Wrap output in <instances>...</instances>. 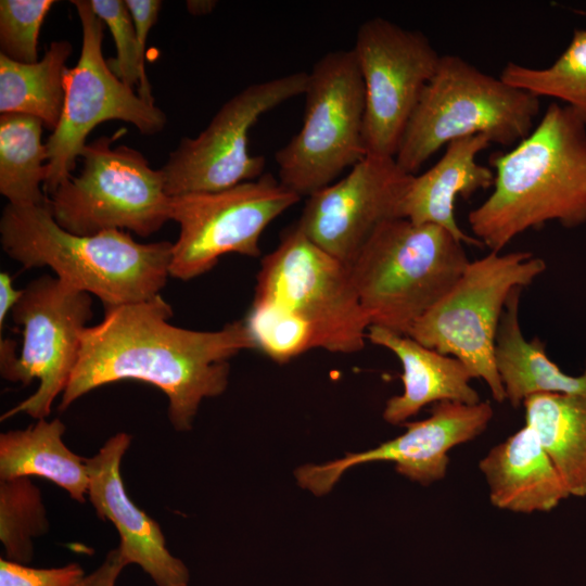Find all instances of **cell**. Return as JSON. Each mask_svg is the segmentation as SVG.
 Wrapping results in <instances>:
<instances>
[{
	"label": "cell",
	"mask_w": 586,
	"mask_h": 586,
	"mask_svg": "<svg viewBox=\"0 0 586 586\" xmlns=\"http://www.w3.org/2000/svg\"><path fill=\"white\" fill-rule=\"evenodd\" d=\"M253 302L273 305L305 323L317 348L355 354L366 345L370 322L347 265L315 244L297 222L262 258Z\"/></svg>",
	"instance_id": "7"
},
{
	"label": "cell",
	"mask_w": 586,
	"mask_h": 586,
	"mask_svg": "<svg viewBox=\"0 0 586 586\" xmlns=\"http://www.w3.org/2000/svg\"><path fill=\"white\" fill-rule=\"evenodd\" d=\"M171 315L161 294L105 309L103 320L82 333L60 410L99 386L135 380L161 390L168 399L171 425L190 430L201 402L227 388L229 360L257 347L243 320L196 331L169 323Z\"/></svg>",
	"instance_id": "1"
},
{
	"label": "cell",
	"mask_w": 586,
	"mask_h": 586,
	"mask_svg": "<svg viewBox=\"0 0 586 586\" xmlns=\"http://www.w3.org/2000/svg\"><path fill=\"white\" fill-rule=\"evenodd\" d=\"M308 73L295 72L245 87L195 138H182L161 168L168 196L216 192L264 175L266 160L252 155L249 135L262 115L304 94Z\"/></svg>",
	"instance_id": "13"
},
{
	"label": "cell",
	"mask_w": 586,
	"mask_h": 586,
	"mask_svg": "<svg viewBox=\"0 0 586 586\" xmlns=\"http://www.w3.org/2000/svg\"><path fill=\"white\" fill-rule=\"evenodd\" d=\"M523 406L570 496L586 497V394H536Z\"/></svg>",
	"instance_id": "23"
},
{
	"label": "cell",
	"mask_w": 586,
	"mask_h": 586,
	"mask_svg": "<svg viewBox=\"0 0 586 586\" xmlns=\"http://www.w3.org/2000/svg\"><path fill=\"white\" fill-rule=\"evenodd\" d=\"M523 289L509 295L495 340V365L506 400L518 408L536 394H586V367L581 375H569L548 357L539 337H524L519 318Z\"/></svg>",
	"instance_id": "21"
},
{
	"label": "cell",
	"mask_w": 586,
	"mask_h": 586,
	"mask_svg": "<svg viewBox=\"0 0 586 586\" xmlns=\"http://www.w3.org/2000/svg\"><path fill=\"white\" fill-rule=\"evenodd\" d=\"M49 530L39 488L30 477L0 482V540L5 559L27 564L34 555L33 539Z\"/></svg>",
	"instance_id": "27"
},
{
	"label": "cell",
	"mask_w": 586,
	"mask_h": 586,
	"mask_svg": "<svg viewBox=\"0 0 586 586\" xmlns=\"http://www.w3.org/2000/svg\"><path fill=\"white\" fill-rule=\"evenodd\" d=\"M86 574L78 563L58 568H33L0 559V586H80Z\"/></svg>",
	"instance_id": "31"
},
{
	"label": "cell",
	"mask_w": 586,
	"mask_h": 586,
	"mask_svg": "<svg viewBox=\"0 0 586 586\" xmlns=\"http://www.w3.org/2000/svg\"><path fill=\"white\" fill-rule=\"evenodd\" d=\"M217 4L215 0H188L186 7L191 15L202 16L213 12Z\"/></svg>",
	"instance_id": "34"
},
{
	"label": "cell",
	"mask_w": 586,
	"mask_h": 586,
	"mask_svg": "<svg viewBox=\"0 0 586 586\" xmlns=\"http://www.w3.org/2000/svg\"><path fill=\"white\" fill-rule=\"evenodd\" d=\"M491 144L483 135L449 142L430 169L412 177L403 204V217L415 224L442 227L461 243L483 247L477 239L458 226L454 206L457 196L467 200L494 186V169L476 161Z\"/></svg>",
	"instance_id": "18"
},
{
	"label": "cell",
	"mask_w": 586,
	"mask_h": 586,
	"mask_svg": "<svg viewBox=\"0 0 586 586\" xmlns=\"http://www.w3.org/2000/svg\"><path fill=\"white\" fill-rule=\"evenodd\" d=\"M65 424L60 419H39L25 430L0 435V480L39 476L86 501L89 474L86 458L63 442Z\"/></svg>",
	"instance_id": "22"
},
{
	"label": "cell",
	"mask_w": 586,
	"mask_h": 586,
	"mask_svg": "<svg viewBox=\"0 0 586 586\" xmlns=\"http://www.w3.org/2000/svg\"><path fill=\"white\" fill-rule=\"evenodd\" d=\"M78 14L82 42L76 65L64 76L65 98L60 120L47 141L49 161L43 191L49 196L72 176L87 144V137L101 123L123 120L145 136L161 132L165 113L124 84L104 59L105 24L90 0L72 1Z\"/></svg>",
	"instance_id": "11"
},
{
	"label": "cell",
	"mask_w": 586,
	"mask_h": 586,
	"mask_svg": "<svg viewBox=\"0 0 586 586\" xmlns=\"http://www.w3.org/2000/svg\"><path fill=\"white\" fill-rule=\"evenodd\" d=\"M540 100L494 77L463 58L441 55L405 129L395 155L397 165L416 175L449 142L483 135L509 146L534 129Z\"/></svg>",
	"instance_id": "5"
},
{
	"label": "cell",
	"mask_w": 586,
	"mask_h": 586,
	"mask_svg": "<svg viewBox=\"0 0 586 586\" xmlns=\"http://www.w3.org/2000/svg\"><path fill=\"white\" fill-rule=\"evenodd\" d=\"M413 176L394 157L367 154L344 178L307 198L297 225L315 244L349 265L379 225L404 218Z\"/></svg>",
	"instance_id": "15"
},
{
	"label": "cell",
	"mask_w": 586,
	"mask_h": 586,
	"mask_svg": "<svg viewBox=\"0 0 586 586\" xmlns=\"http://www.w3.org/2000/svg\"><path fill=\"white\" fill-rule=\"evenodd\" d=\"M304 95L303 125L275 160L279 181L308 198L367 155L365 87L353 49L322 55L308 73Z\"/></svg>",
	"instance_id": "6"
},
{
	"label": "cell",
	"mask_w": 586,
	"mask_h": 586,
	"mask_svg": "<svg viewBox=\"0 0 586 586\" xmlns=\"http://www.w3.org/2000/svg\"><path fill=\"white\" fill-rule=\"evenodd\" d=\"M469 263L463 243L444 228L392 218L375 228L347 267L370 327L409 335Z\"/></svg>",
	"instance_id": "4"
},
{
	"label": "cell",
	"mask_w": 586,
	"mask_h": 586,
	"mask_svg": "<svg viewBox=\"0 0 586 586\" xmlns=\"http://www.w3.org/2000/svg\"><path fill=\"white\" fill-rule=\"evenodd\" d=\"M23 290L14 288L12 277L8 272L0 273V327L3 328V321L8 314L12 311L20 301Z\"/></svg>",
	"instance_id": "33"
},
{
	"label": "cell",
	"mask_w": 586,
	"mask_h": 586,
	"mask_svg": "<svg viewBox=\"0 0 586 586\" xmlns=\"http://www.w3.org/2000/svg\"><path fill=\"white\" fill-rule=\"evenodd\" d=\"M91 317L89 293L58 277L42 276L29 282L12 309L14 322L23 329L22 348L16 355L15 342L1 340L0 371L10 382L27 385L37 379L39 385L1 420L21 412L38 420L50 415L77 365L82 333Z\"/></svg>",
	"instance_id": "10"
},
{
	"label": "cell",
	"mask_w": 586,
	"mask_h": 586,
	"mask_svg": "<svg viewBox=\"0 0 586 586\" xmlns=\"http://www.w3.org/2000/svg\"><path fill=\"white\" fill-rule=\"evenodd\" d=\"M491 502L518 513L548 512L570 496L534 430L525 424L480 461Z\"/></svg>",
	"instance_id": "20"
},
{
	"label": "cell",
	"mask_w": 586,
	"mask_h": 586,
	"mask_svg": "<svg viewBox=\"0 0 586 586\" xmlns=\"http://www.w3.org/2000/svg\"><path fill=\"white\" fill-rule=\"evenodd\" d=\"M545 269V260L530 252H489L470 260L446 295L413 324L409 336L461 360L502 403L506 394L494 358L500 318L511 292L530 285Z\"/></svg>",
	"instance_id": "8"
},
{
	"label": "cell",
	"mask_w": 586,
	"mask_h": 586,
	"mask_svg": "<svg viewBox=\"0 0 586 586\" xmlns=\"http://www.w3.org/2000/svg\"><path fill=\"white\" fill-rule=\"evenodd\" d=\"M54 4L53 0H1V54L21 63L37 62L40 28Z\"/></svg>",
	"instance_id": "30"
},
{
	"label": "cell",
	"mask_w": 586,
	"mask_h": 586,
	"mask_svg": "<svg viewBox=\"0 0 586 586\" xmlns=\"http://www.w3.org/2000/svg\"><path fill=\"white\" fill-rule=\"evenodd\" d=\"M352 49L365 87L366 152L395 157L441 55L422 31L383 17L361 23Z\"/></svg>",
	"instance_id": "14"
},
{
	"label": "cell",
	"mask_w": 586,
	"mask_h": 586,
	"mask_svg": "<svg viewBox=\"0 0 586 586\" xmlns=\"http://www.w3.org/2000/svg\"><path fill=\"white\" fill-rule=\"evenodd\" d=\"M489 164L493 192L468 221L491 252L549 221L565 228L586 222V126L566 105L550 103L531 133Z\"/></svg>",
	"instance_id": "2"
},
{
	"label": "cell",
	"mask_w": 586,
	"mask_h": 586,
	"mask_svg": "<svg viewBox=\"0 0 586 586\" xmlns=\"http://www.w3.org/2000/svg\"><path fill=\"white\" fill-rule=\"evenodd\" d=\"M301 200L270 174L216 192L170 196V220L179 225L169 277L191 280L222 255L256 258L268 225Z\"/></svg>",
	"instance_id": "12"
},
{
	"label": "cell",
	"mask_w": 586,
	"mask_h": 586,
	"mask_svg": "<svg viewBox=\"0 0 586 586\" xmlns=\"http://www.w3.org/2000/svg\"><path fill=\"white\" fill-rule=\"evenodd\" d=\"M244 321L257 349L278 364L317 348L309 328L273 305L253 302Z\"/></svg>",
	"instance_id": "28"
},
{
	"label": "cell",
	"mask_w": 586,
	"mask_h": 586,
	"mask_svg": "<svg viewBox=\"0 0 586 586\" xmlns=\"http://www.w3.org/2000/svg\"><path fill=\"white\" fill-rule=\"evenodd\" d=\"M367 340L392 352L403 367L404 391L387 399L383 410V419L390 424H404L429 404L448 400L473 405L481 402L470 384L474 379L471 371L458 358L381 327H369Z\"/></svg>",
	"instance_id": "19"
},
{
	"label": "cell",
	"mask_w": 586,
	"mask_h": 586,
	"mask_svg": "<svg viewBox=\"0 0 586 586\" xmlns=\"http://www.w3.org/2000/svg\"><path fill=\"white\" fill-rule=\"evenodd\" d=\"M499 77L537 98L564 102L586 126V28L574 30L570 43L551 65L536 68L509 62Z\"/></svg>",
	"instance_id": "26"
},
{
	"label": "cell",
	"mask_w": 586,
	"mask_h": 586,
	"mask_svg": "<svg viewBox=\"0 0 586 586\" xmlns=\"http://www.w3.org/2000/svg\"><path fill=\"white\" fill-rule=\"evenodd\" d=\"M0 242L24 268H51L59 279L95 295L104 309L150 300L169 277L173 243H140L123 230L74 234L55 221L49 202L8 204Z\"/></svg>",
	"instance_id": "3"
},
{
	"label": "cell",
	"mask_w": 586,
	"mask_h": 586,
	"mask_svg": "<svg viewBox=\"0 0 586 586\" xmlns=\"http://www.w3.org/2000/svg\"><path fill=\"white\" fill-rule=\"evenodd\" d=\"M72 53L67 40H54L35 63H21L0 53V112L25 114L54 130L64 104V76Z\"/></svg>",
	"instance_id": "24"
},
{
	"label": "cell",
	"mask_w": 586,
	"mask_h": 586,
	"mask_svg": "<svg viewBox=\"0 0 586 586\" xmlns=\"http://www.w3.org/2000/svg\"><path fill=\"white\" fill-rule=\"evenodd\" d=\"M119 135L87 143L79 174L49 195L52 215L63 229L79 235L123 230L145 238L170 220L163 171L153 169L133 148H112Z\"/></svg>",
	"instance_id": "9"
},
{
	"label": "cell",
	"mask_w": 586,
	"mask_h": 586,
	"mask_svg": "<svg viewBox=\"0 0 586 586\" xmlns=\"http://www.w3.org/2000/svg\"><path fill=\"white\" fill-rule=\"evenodd\" d=\"M43 124L25 114L0 116V192L16 206L49 202L43 191L49 153L42 143Z\"/></svg>",
	"instance_id": "25"
},
{
	"label": "cell",
	"mask_w": 586,
	"mask_h": 586,
	"mask_svg": "<svg viewBox=\"0 0 586 586\" xmlns=\"http://www.w3.org/2000/svg\"><path fill=\"white\" fill-rule=\"evenodd\" d=\"M131 442L125 432L111 436L91 458L88 496L102 520L111 521L120 542L117 546L127 564L139 565L156 586H188L187 565L170 553L160 524L129 497L120 474V462Z\"/></svg>",
	"instance_id": "17"
},
{
	"label": "cell",
	"mask_w": 586,
	"mask_h": 586,
	"mask_svg": "<svg viewBox=\"0 0 586 586\" xmlns=\"http://www.w3.org/2000/svg\"><path fill=\"white\" fill-rule=\"evenodd\" d=\"M95 15L109 27L116 49V56L107 60L112 72L127 86H139L138 94L153 102L145 63L141 60L136 28L130 11L123 0H90Z\"/></svg>",
	"instance_id": "29"
},
{
	"label": "cell",
	"mask_w": 586,
	"mask_h": 586,
	"mask_svg": "<svg viewBox=\"0 0 586 586\" xmlns=\"http://www.w3.org/2000/svg\"><path fill=\"white\" fill-rule=\"evenodd\" d=\"M126 565L127 562L116 547L93 572L85 576L80 586H116L117 578Z\"/></svg>",
	"instance_id": "32"
},
{
	"label": "cell",
	"mask_w": 586,
	"mask_h": 586,
	"mask_svg": "<svg viewBox=\"0 0 586 586\" xmlns=\"http://www.w3.org/2000/svg\"><path fill=\"white\" fill-rule=\"evenodd\" d=\"M494 410L489 402L469 405L457 402L433 404L424 420L406 422L405 433L375 448L347 454L323 464H306L295 470L301 487L317 496L331 491L349 468L374 461H392L396 471L422 485H430L446 475L447 453L481 435L489 424Z\"/></svg>",
	"instance_id": "16"
}]
</instances>
